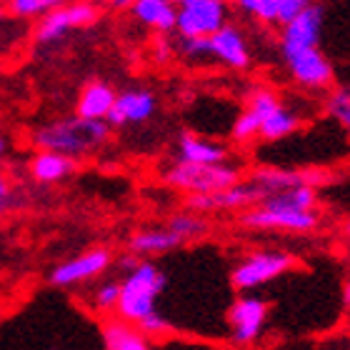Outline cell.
<instances>
[{
  "instance_id": "cell-2",
  "label": "cell",
  "mask_w": 350,
  "mask_h": 350,
  "mask_svg": "<svg viewBox=\"0 0 350 350\" xmlns=\"http://www.w3.org/2000/svg\"><path fill=\"white\" fill-rule=\"evenodd\" d=\"M110 131L113 128L108 120H88V118L73 116L38 125L36 131L30 133V143L38 150H53V153H63L70 158H85L110 138Z\"/></svg>"
},
{
  "instance_id": "cell-32",
  "label": "cell",
  "mask_w": 350,
  "mask_h": 350,
  "mask_svg": "<svg viewBox=\"0 0 350 350\" xmlns=\"http://www.w3.org/2000/svg\"><path fill=\"white\" fill-rule=\"evenodd\" d=\"M8 203H10V185H8V180L0 175V211H5Z\"/></svg>"
},
{
  "instance_id": "cell-25",
  "label": "cell",
  "mask_w": 350,
  "mask_h": 350,
  "mask_svg": "<svg viewBox=\"0 0 350 350\" xmlns=\"http://www.w3.org/2000/svg\"><path fill=\"white\" fill-rule=\"evenodd\" d=\"M241 13L250 15L253 21L265 23V25H278V0H228Z\"/></svg>"
},
{
  "instance_id": "cell-16",
  "label": "cell",
  "mask_w": 350,
  "mask_h": 350,
  "mask_svg": "<svg viewBox=\"0 0 350 350\" xmlns=\"http://www.w3.org/2000/svg\"><path fill=\"white\" fill-rule=\"evenodd\" d=\"M28 170H30V178L36 183L55 185V183H63L66 178H70L78 170V163L70 155L53 153V150H38L33 155V161H30Z\"/></svg>"
},
{
  "instance_id": "cell-18",
  "label": "cell",
  "mask_w": 350,
  "mask_h": 350,
  "mask_svg": "<svg viewBox=\"0 0 350 350\" xmlns=\"http://www.w3.org/2000/svg\"><path fill=\"white\" fill-rule=\"evenodd\" d=\"M116 88L103 81H90L78 95L75 103V116L88 118V120H105L108 113L116 105Z\"/></svg>"
},
{
  "instance_id": "cell-6",
  "label": "cell",
  "mask_w": 350,
  "mask_h": 350,
  "mask_svg": "<svg viewBox=\"0 0 350 350\" xmlns=\"http://www.w3.org/2000/svg\"><path fill=\"white\" fill-rule=\"evenodd\" d=\"M293 265H295V260H293L291 253H283V250H256V253H248L245 258L235 262L233 273H230V283H233L235 291L241 293L258 291L262 285L285 275Z\"/></svg>"
},
{
  "instance_id": "cell-11",
  "label": "cell",
  "mask_w": 350,
  "mask_h": 350,
  "mask_svg": "<svg viewBox=\"0 0 350 350\" xmlns=\"http://www.w3.org/2000/svg\"><path fill=\"white\" fill-rule=\"evenodd\" d=\"M268 323V303L258 295H241L228 308V328L235 345H253Z\"/></svg>"
},
{
  "instance_id": "cell-31",
  "label": "cell",
  "mask_w": 350,
  "mask_h": 350,
  "mask_svg": "<svg viewBox=\"0 0 350 350\" xmlns=\"http://www.w3.org/2000/svg\"><path fill=\"white\" fill-rule=\"evenodd\" d=\"M278 3H280V5H278V25H283V23L295 18L300 10H306L315 0H278Z\"/></svg>"
},
{
  "instance_id": "cell-1",
  "label": "cell",
  "mask_w": 350,
  "mask_h": 350,
  "mask_svg": "<svg viewBox=\"0 0 350 350\" xmlns=\"http://www.w3.org/2000/svg\"><path fill=\"white\" fill-rule=\"evenodd\" d=\"M241 226L258 230H288V233H310L321 226L318 213V188L295 185V188L273 193L253 208H245Z\"/></svg>"
},
{
  "instance_id": "cell-12",
  "label": "cell",
  "mask_w": 350,
  "mask_h": 350,
  "mask_svg": "<svg viewBox=\"0 0 350 350\" xmlns=\"http://www.w3.org/2000/svg\"><path fill=\"white\" fill-rule=\"evenodd\" d=\"M323 5L310 3L306 10H300L295 18L283 23V33H280V53H295L306 51V48H318L321 45L323 33Z\"/></svg>"
},
{
  "instance_id": "cell-29",
  "label": "cell",
  "mask_w": 350,
  "mask_h": 350,
  "mask_svg": "<svg viewBox=\"0 0 350 350\" xmlns=\"http://www.w3.org/2000/svg\"><path fill=\"white\" fill-rule=\"evenodd\" d=\"M175 53H180L183 58L190 60V63L211 60V53H208V38H178Z\"/></svg>"
},
{
  "instance_id": "cell-3",
  "label": "cell",
  "mask_w": 350,
  "mask_h": 350,
  "mask_svg": "<svg viewBox=\"0 0 350 350\" xmlns=\"http://www.w3.org/2000/svg\"><path fill=\"white\" fill-rule=\"evenodd\" d=\"M168 278L155 262L138 260L125 278L120 280V300H118L116 313L120 321L138 325L148 315L158 310V298L165 291Z\"/></svg>"
},
{
  "instance_id": "cell-13",
  "label": "cell",
  "mask_w": 350,
  "mask_h": 350,
  "mask_svg": "<svg viewBox=\"0 0 350 350\" xmlns=\"http://www.w3.org/2000/svg\"><path fill=\"white\" fill-rule=\"evenodd\" d=\"M208 53H211L213 63H220L230 70H248L253 63L248 40L243 36V30L233 23H226L223 28L208 38Z\"/></svg>"
},
{
  "instance_id": "cell-33",
  "label": "cell",
  "mask_w": 350,
  "mask_h": 350,
  "mask_svg": "<svg viewBox=\"0 0 350 350\" xmlns=\"http://www.w3.org/2000/svg\"><path fill=\"white\" fill-rule=\"evenodd\" d=\"M110 8H116V10H128V8L135 3V0H105Z\"/></svg>"
},
{
  "instance_id": "cell-19",
  "label": "cell",
  "mask_w": 350,
  "mask_h": 350,
  "mask_svg": "<svg viewBox=\"0 0 350 350\" xmlns=\"http://www.w3.org/2000/svg\"><path fill=\"white\" fill-rule=\"evenodd\" d=\"M228 148L215 140L183 133L175 146V158L183 163H228Z\"/></svg>"
},
{
  "instance_id": "cell-20",
  "label": "cell",
  "mask_w": 350,
  "mask_h": 350,
  "mask_svg": "<svg viewBox=\"0 0 350 350\" xmlns=\"http://www.w3.org/2000/svg\"><path fill=\"white\" fill-rule=\"evenodd\" d=\"M180 235H175L168 226L138 230V233H133L131 243H128L133 256H163V253H170V250L180 248Z\"/></svg>"
},
{
  "instance_id": "cell-28",
  "label": "cell",
  "mask_w": 350,
  "mask_h": 350,
  "mask_svg": "<svg viewBox=\"0 0 350 350\" xmlns=\"http://www.w3.org/2000/svg\"><path fill=\"white\" fill-rule=\"evenodd\" d=\"M328 113L336 118L350 138V88H340L328 98Z\"/></svg>"
},
{
  "instance_id": "cell-9",
  "label": "cell",
  "mask_w": 350,
  "mask_h": 350,
  "mask_svg": "<svg viewBox=\"0 0 350 350\" xmlns=\"http://www.w3.org/2000/svg\"><path fill=\"white\" fill-rule=\"evenodd\" d=\"M288 75L306 90H328L333 85L336 70L333 63L328 60V55L318 48H306V51L285 53L283 55Z\"/></svg>"
},
{
  "instance_id": "cell-14",
  "label": "cell",
  "mask_w": 350,
  "mask_h": 350,
  "mask_svg": "<svg viewBox=\"0 0 350 350\" xmlns=\"http://www.w3.org/2000/svg\"><path fill=\"white\" fill-rule=\"evenodd\" d=\"M250 180H256L268 196H273V193L295 188V185H310V188H318V185H325V183L330 180V175L321 168L295 170V168H275V165H265V168L253 170Z\"/></svg>"
},
{
  "instance_id": "cell-5",
  "label": "cell",
  "mask_w": 350,
  "mask_h": 350,
  "mask_svg": "<svg viewBox=\"0 0 350 350\" xmlns=\"http://www.w3.org/2000/svg\"><path fill=\"white\" fill-rule=\"evenodd\" d=\"M98 18H100V10H98L95 0L63 3L60 8L45 13L43 18H38L36 28H33V40L36 45H55L73 30L90 28L93 23H98Z\"/></svg>"
},
{
  "instance_id": "cell-27",
  "label": "cell",
  "mask_w": 350,
  "mask_h": 350,
  "mask_svg": "<svg viewBox=\"0 0 350 350\" xmlns=\"http://www.w3.org/2000/svg\"><path fill=\"white\" fill-rule=\"evenodd\" d=\"M258 133H260V120L245 108L241 116L235 118L233 128H230V138H233L235 143H250V140L258 138Z\"/></svg>"
},
{
  "instance_id": "cell-22",
  "label": "cell",
  "mask_w": 350,
  "mask_h": 350,
  "mask_svg": "<svg viewBox=\"0 0 350 350\" xmlns=\"http://www.w3.org/2000/svg\"><path fill=\"white\" fill-rule=\"evenodd\" d=\"M300 125H303V118L295 113V110H291L288 105H278L273 113H268V116L262 118L260 123V135L258 138L262 140H283V138H291L293 133L300 131Z\"/></svg>"
},
{
  "instance_id": "cell-35",
  "label": "cell",
  "mask_w": 350,
  "mask_h": 350,
  "mask_svg": "<svg viewBox=\"0 0 350 350\" xmlns=\"http://www.w3.org/2000/svg\"><path fill=\"white\" fill-rule=\"evenodd\" d=\"M343 300H345V306H350V278L345 280V285H343Z\"/></svg>"
},
{
  "instance_id": "cell-38",
  "label": "cell",
  "mask_w": 350,
  "mask_h": 350,
  "mask_svg": "<svg viewBox=\"0 0 350 350\" xmlns=\"http://www.w3.org/2000/svg\"><path fill=\"white\" fill-rule=\"evenodd\" d=\"M175 5H183V3H190V0H173Z\"/></svg>"
},
{
  "instance_id": "cell-23",
  "label": "cell",
  "mask_w": 350,
  "mask_h": 350,
  "mask_svg": "<svg viewBox=\"0 0 350 350\" xmlns=\"http://www.w3.org/2000/svg\"><path fill=\"white\" fill-rule=\"evenodd\" d=\"M168 228L175 235H180L183 243L188 241H198L208 233V223H205V215H198V213L188 211V213H178L168 220Z\"/></svg>"
},
{
  "instance_id": "cell-8",
  "label": "cell",
  "mask_w": 350,
  "mask_h": 350,
  "mask_svg": "<svg viewBox=\"0 0 350 350\" xmlns=\"http://www.w3.org/2000/svg\"><path fill=\"white\" fill-rule=\"evenodd\" d=\"M265 198H268V193L256 180H238L235 185L218 190V193L190 196L185 205H188V211L198 213V215H211L215 211H245V208H253Z\"/></svg>"
},
{
  "instance_id": "cell-37",
  "label": "cell",
  "mask_w": 350,
  "mask_h": 350,
  "mask_svg": "<svg viewBox=\"0 0 350 350\" xmlns=\"http://www.w3.org/2000/svg\"><path fill=\"white\" fill-rule=\"evenodd\" d=\"M345 238H348V241H350V218L345 220Z\"/></svg>"
},
{
  "instance_id": "cell-36",
  "label": "cell",
  "mask_w": 350,
  "mask_h": 350,
  "mask_svg": "<svg viewBox=\"0 0 350 350\" xmlns=\"http://www.w3.org/2000/svg\"><path fill=\"white\" fill-rule=\"evenodd\" d=\"M3 25H5V10L0 5V33H3Z\"/></svg>"
},
{
  "instance_id": "cell-4",
  "label": "cell",
  "mask_w": 350,
  "mask_h": 350,
  "mask_svg": "<svg viewBox=\"0 0 350 350\" xmlns=\"http://www.w3.org/2000/svg\"><path fill=\"white\" fill-rule=\"evenodd\" d=\"M163 180L170 188H178L188 196L200 193H218L241 180V168L230 163H183L175 161L170 168H165Z\"/></svg>"
},
{
  "instance_id": "cell-34",
  "label": "cell",
  "mask_w": 350,
  "mask_h": 350,
  "mask_svg": "<svg viewBox=\"0 0 350 350\" xmlns=\"http://www.w3.org/2000/svg\"><path fill=\"white\" fill-rule=\"evenodd\" d=\"M5 150H8V143H5V138L0 135V170H3V163H5Z\"/></svg>"
},
{
  "instance_id": "cell-24",
  "label": "cell",
  "mask_w": 350,
  "mask_h": 350,
  "mask_svg": "<svg viewBox=\"0 0 350 350\" xmlns=\"http://www.w3.org/2000/svg\"><path fill=\"white\" fill-rule=\"evenodd\" d=\"M68 0H8V13L21 21H38Z\"/></svg>"
},
{
  "instance_id": "cell-17",
  "label": "cell",
  "mask_w": 350,
  "mask_h": 350,
  "mask_svg": "<svg viewBox=\"0 0 350 350\" xmlns=\"http://www.w3.org/2000/svg\"><path fill=\"white\" fill-rule=\"evenodd\" d=\"M133 21L155 33H173L178 5L173 0H135L131 8Z\"/></svg>"
},
{
  "instance_id": "cell-15",
  "label": "cell",
  "mask_w": 350,
  "mask_h": 350,
  "mask_svg": "<svg viewBox=\"0 0 350 350\" xmlns=\"http://www.w3.org/2000/svg\"><path fill=\"white\" fill-rule=\"evenodd\" d=\"M155 108H158V98H155L150 90H143V88H133V90H123L118 93L116 105L108 113L110 128H125V125H138L146 123L155 116Z\"/></svg>"
},
{
  "instance_id": "cell-7",
  "label": "cell",
  "mask_w": 350,
  "mask_h": 350,
  "mask_svg": "<svg viewBox=\"0 0 350 350\" xmlns=\"http://www.w3.org/2000/svg\"><path fill=\"white\" fill-rule=\"evenodd\" d=\"M228 0H190L178 5L175 33L178 38H211L228 23Z\"/></svg>"
},
{
  "instance_id": "cell-26",
  "label": "cell",
  "mask_w": 350,
  "mask_h": 350,
  "mask_svg": "<svg viewBox=\"0 0 350 350\" xmlns=\"http://www.w3.org/2000/svg\"><path fill=\"white\" fill-rule=\"evenodd\" d=\"M118 300H120V280H105L93 293V308L98 313H116Z\"/></svg>"
},
{
  "instance_id": "cell-30",
  "label": "cell",
  "mask_w": 350,
  "mask_h": 350,
  "mask_svg": "<svg viewBox=\"0 0 350 350\" xmlns=\"http://www.w3.org/2000/svg\"><path fill=\"white\" fill-rule=\"evenodd\" d=\"M135 328H138L143 336H163V333H168L170 330V323L161 310H155V313L148 315L146 321H140Z\"/></svg>"
},
{
  "instance_id": "cell-10",
  "label": "cell",
  "mask_w": 350,
  "mask_h": 350,
  "mask_svg": "<svg viewBox=\"0 0 350 350\" xmlns=\"http://www.w3.org/2000/svg\"><path fill=\"white\" fill-rule=\"evenodd\" d=\"M110 262H113V253L108 248L83 250L81 256L58 262L51 270L48 283L55 285V288H75V285L90 283L110 268Z\"/></svg>"
},
{
  "instance_id": "cell-21",
  "label": "cell",
  "mask_w": 350,
  "mask_h": 350,
  "mask_svg": "<svg viewBox=\"0 0 350 350\" xmlns=\"http://www.w3.org/2000/svg\"><path fill=\"white\" fill-rule=\"evenodd\" d=\"M103 343L105 350H153L148 336H143L131 323L120 321L118 315L103 323Z\"/></svg>"
}]
</instances>
